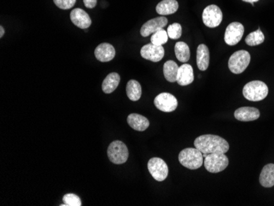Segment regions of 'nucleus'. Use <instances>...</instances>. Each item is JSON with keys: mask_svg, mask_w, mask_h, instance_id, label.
<instances>
[{"mask_svg": "<svg viewBox=\"0 0 274 206\" xmlns=\"http://www.w3.org/2000/svg\"><path fill=\"white\" fill-rule=\"evenodd\" d=\"M179 162L182 166L195 170L202 166L204 157L202 152L196 148H187L180 152L178 156Z\"/></svg>", "mask_w": 274, "mask_h": 206, "instance_id": "obj_2", "label": "nucleus"}, {"mask_svg": "<svg viewBox=\"0 0 274 206\" xmlns=\"http://www.w3.org/2000/svg\"><path fill=\"white\" fill-rule=\"evenodd\" d=\"M175 54L180 62H187L190 57L189 46L185 42H177L175 44Z\"/></svg>", "mask_w": 274, "mask_h": 206, "instance_id": "obj_24", "label": "nucleus"}, {"mask_svg": "<svg viewBox=\"0 0 274 206\" xmlns=\"http://www.w3.org/2000/svg\"><path fill=\"white\" fill-rule=\"evenodd\" d=\"M251 62V54L246 50H239L232 54L228 60V67L234 74H241Z\"/></svg>", "mask_w": 274, "mask_h": 206, "instance_id": "obj_5", "label": "nucleus"}, {"mask_svg": "<svg viewBox=\"0 0 274 206\" xmlns=\"http://www.w3.org/2000/svg\"><path fill=\"white\" fill-rule=\"evenodd\" d=\"M195 148L202 154L222 153L226 154L229 149V144L225 139L216 135H202L194 142Z\"/></svg>", "mask_w": 274, "mask_h": 206, "instance_id": "obj_1", "label": "nucleus"}, {"mask_svg": "<svg viewBox=\"0 0 274 206\" xmlns=\"http://www.w3.org/2000/svg\"><path fill=\"white\" fill-rule=\"evenodd\" d=\"M120 83V76L117 72H112L106 77L102 84V90L105 94L113 93Z\"/></svg>", "mask_w": 274, "mask_h": 206, "instance_id": "obj_21", "label": "nucleus"}, {"mask_svg": "<svg viewBox=\"0 0 274 206\" xmlns=\"http://www.w3.org/2000/svg\"><path fill=\"white\" fill-rule=\"evenodd\" d=\"M108 157L115 165H123L129 157L127 147L121 141H114L108 148Z\"/></svg>", "mask_w": 274, "mask_h": 206, "instance_id": "obj_6", "label": "nucleus"}, {"mask_svg": "<svg viewBox=\"0 0 274 206\" xmlns=\"http://www.w3.org/2000/svg\"><path fill=\"white\" fill-rule=\"evenodd\" d=\"M177 100L170 93H161L154 99V105L162 112L171 113L177 108Z\"/></svg>", "mask_w": 274, "mask_h": 206, "instance_id": "obj_9", "label": "nucleus"}, {"mask_svg": "<svg viewBox=\"0 0 274 206\" xmlns=\"http://www.w3.org/2000/svg\"><path fill=\"white\" fill-rule=\"evenodd\" d=\"M83 2L88 8H94L97 4V0H83Z\"/></svg>", "mask_w": 274, "mask_h": 206, "instance_id": "obj_30", "label": "nucleus"}, {"mask_svg": "<svg viewBox=\"0 0 274 206\" xmlns=\"http://www.w3.org/2000/svg\"><path fill=\"white\" fill-rule=\"evenodd\" d=\"M164 53L165 52L163 45H155L152 43L146 44L141 49V57L154 62H159L163 60Z\"/></svg>", "mask_w": 274, "mask_h": 206, "instance_id": "obj_11", "label": "nucleus"}, {"mask_svg": "<svg viewBox=\"0 0 274 206\" xmlns=\"http://www.w3.org/2000/svg\"><path fill=\"white\" fill-rule=\"evenodd\" d=\"M127 124L136 131L143 132L149 126V121L141 114H131L127 117Z\"/></svg>", "mask_w": 274, "mask_h": 206, "instance_id": "obj_17", "label": "nucleus"}, {"mask_svg": "<svg viewBox=\"0 0 274 206\" xmlns=\"http://www.w3.org/2000/svg\"><path fill=\"white\" fill-rule=\"evenodd\" d=\"M4 33H5V31H4V28L3 26H0V37L2 38L3 36H4Z\"/></svg>", "mask_w": 274, "mask_h": 206, "instance_id": "obj_31", "label": "nucleus"}, {"mask_svg": "<svg viewBox=\"0 0 274 206\" xmlns=\"http://www.w3.org/2000/svg\"><path fill=\"white\" fill-rule=\"evenodd\" d=\"M234 116L238 121H254L260 117V112L254 107H241L235 111Z\"/></svg>", "mask_w": 274, "mask_h": 206, "instance_id": "obj_15", "label": "nucleus"}, {"mask_svg": "<svg viewBox=\"0 0 274 206\" xmlns=\"http://www.w3.org/2000/svg\"><path fill=\"white\" fill-rule=\"evenodd\" d=\"M63 202H64L65 205H60V206H82V201H81V199L79 198V196H77V195L72 193L66 194L64 196H63Z\"/></svg>", "mask_w": 274, "mask_h": 206, "instance_id": "obj_28", "label": "nucleus"}, {"mask_svg": "<svg viewBox=\"0 0 274 206\" xmlns=\"http://www.w3.org/2000/svg\"><path fill=\"white\" fill-rule=\"evenodd\" d=\"M126 95L131 101H137L141 99L142 89L140 83L136 80H130L126 84Z\"/></svg>", "mask_w": 274, "mask_h": 206, "instance_id": "obj_23", "label": "nucleus"}, {"mask_svg": "<svg viewBox=\"0 0 274 206\" xmlns=\"http://www.w3.org/2000/svg\"><path fill=\"white\" fill-rule=\"evenodd\" d=\"M259 183L264 187L269 188L273 187L274 185V164H269L265 165L261 173L259 176Z\"/></svg>", "mask_w": 274, "mask_h": 206, "instance_id": "obj_18", "label": "nucleus"}, {"mask_svg": "<svg viewBox=\"0 0 274 206\" xmlns=\"http://www.w3.org/2000/svg\"><path fill=\"white\" fill-rule=\"evenodd\" d=\"M148 170L158 182H163L169 175V167L165 161L160 158H152L149 160Z\"/></svg>", "mask_w": 274, "mask_h": 206, "instance_id": "obj_7", "label": "nucleus"}, {"mask_svg": "<svg viewBox=\"0 0 274 206\" xmlns=\"http://www.w3.org/2000/svg\"><path fill=\"white\" fill-rule=\"evenodd\" d=\"M194 82V72L193 67L190 64H182L179 67L177 72V82L178 85L185 86L188 85Z\"/></svg>", "mask_w": 274, "mask_h": 206, "instance_id": "obj_16", "label": "nucleus"}, {"mask_svg": "<svg viewBox=\"0 0 274 206\" xmlns=\"http://www.w3.org/2000/svg\"><path fill=\"white\" fill-rule=\"evenodd\" d=\"M269 94L268 85L261 81H253L247 83L243 88V96L250 101H260Z\"/></svg>", "mask_w": 274, "mask_h": 206, "instance_id": "obj_3", "label": "nucleus"}, {"mask_svg": "<svg viewBox=\"0 0 274 206\" xmlns=\"http://www.w3.org/2000/svg\"><path fill=\"white\" fill-rule=\"evenodd\" d=\"M179 69V66L177 62L172 60L167 61L164 65V78L169 82H177V72Z\"/></svg>", "mask_w": 274, "mask_h": 206, "instance_id": "obj_22", "label": "nucleus"}, {"mask_svg": "<svg viewBox=\"0 0 274 206\" xmlns=\"http://www.w3.org/2000/svg\"><path fill=\"white\" fill-rule=\"evenodd\" d=\"M70 18L75 26L81 29H87L92 23L90 16L81 8H75L70 13Z\"/></svg>", "mask_w": 274, "mask_h": 206, "instance_id": "obj_13", "label": "nucleus"}, {"mask_svg": "<svg viewBox=\"0 0 274 206\" xmlns=\"http://www.w3.org/2000/svg\"><path fill=\"white\" fill-rule=\"evenodd\" d=\"M244 31L245 29L243 25L240 22L235 21L229 24L226 29L225 35H224L226 44H228L230 46L238 44L243 36Z\"/></svg>", "mask_w": 274, "mask_h": 206, "instance_id": "obj_10", "label": "nucleus"}, {"mask_svg": "<svg viewBox=\"0 0 274 206\" xmlns=\"http://www.w3.org/2000/svg\"><path fill=\"white\" fill-rule=\"evenodd\" d=\"M168 35L169 37L172 40L179 39L182 36V28L179 23H173L168 27Z\"/></svg>", "mask_w": 274, "mask_h": 206, "instance_id": "obj_27", "label": "nucleus"}, {"mask_svg": "<svg viewBox=\"0 0 274 206\" xmlns=\"http://www.w3.org/2000/svg\"><path fill=\"white\" fill-rule=\"evenodd\" d=\"M204 159V165L206 170L210 173H220L226 169L229 165L228 158L226 156L225 154L222 153L208 154Z\"/></svg>", "mask_w": 274, "mask_h": 206, "instance_id": "obj_4", "label": "nucleus"}, {"mask_svg": "<svg viewBox=\"0 0 274 206\" xmlns=\"http://www.w3.org/2000/svg\"><path fill=\"white\" fill-rule=\"evenodd\" d=\"M114 47L108 43H103L98 45L95 50V56L97 60L102 62H109L115 57Z\"/></svg>", "mask_w": 274, "mask_h": 206, "instance_id": "obj_14", "label": "nucleus"}, {"mask_svg": "<svg viewBox=\"0 0 274 206\" xmlns=\"http://www.w3.org/2000/svg\"><path fill=\"white\" fill-rule=\"evenodd\" d=\"M264 34L259 28L256 31H253L251 34H249L246 39V43L249 46H256L264 43Z\"/></svg>", "mask_w": 274, "mask_h": 206, "instance_id": "obj_25", "label": "nucleus"}, {"mask_svg": "<svg viewBox=\"0 0 274 206\" xmlns=\"http://www.w3.org/2000/svg\"><path fill=\"white\" fill-rule=\"evenodd\" d=\"M202 18L205 26L210 28H214L219 26L223 21V13L218 6L212 4L205 8Z\"/></svg>", "mask_w": 274, "mask_h": 206, "instance_id": "obj_8", "label": "nucleus"}, {"mask_svg": "<svg viewBox=\"0 0 274 206\" xmlns=\"http://www.w3.org/2000/svg\"><path fill=\"white\" fill-rule=\"evenodd\" d=\"M244 2H246V3H251L252 5H254V3L255 2H258L259 0H242Z\"/></svg>", "mask_w": 274, "mask_h": 206, "instance_id": "obj_32", "label": "nucleus"}, {"mask_svg": "<svg viewBox=\"0 0 274 206\" xmlns=\"http://www.w3.org/2000/svg\"><path fill=\"white\" fill-rule=\"evenodd\" d=\"M76 1L77 0H54V3L58 8L67 10L75 5Z\"/></svg>", "mask_w": 274, "mask_h": 206, "instance_id": "obj_29", "label": "nucleus"}, {"mask_svg": "<svg viewBox=\"0 0 274 206\" xmlns=\"http://www.w3.org/2000/svg\"><path fill=\"white\" fill-rule=\"evenodd\" d=\"M169 40V35L164 29L154 32L151 36V43L155 45H163L166 44Z\"/></svg>", "mask_w": 274, "mask_h": 206, "instance_id": "obj_26", "label": "nucleus"}, {"mask_svg": "<svg viewBox=\"0 0 274 206\" xmlns=\"http://www.w3.org/2000/svg\"><path fill=\"white\" fill-rule=\"evenodd\" d=\"M177 0H163L156 6V12L160 15H171L178 9Z\"/></svg>", "mask_w": 274, "mask_h": 206, "instance_id": "obj_20", "label": "nucleus"}, {"mask_svg": "<svg viewBox=\"0 0 274 206\" xmlns=\"http://www.w3.org/2000/svg\"><path fill=\"white\" fill-rule=\"evenodd\" d=\"M167 24H168V19L164 16L153 18L142 26L141 29V35L143 37H147L150 34L164 29V26H167Z\"/></svg>", "mask_w": 274, "mask_h": 206, "instance_id": "obj_12", "label": "nucleus"}, {"mask_svg": "<svg viewBox=\"0 0 274 206\" xmlns=\"http://www.w3.org/2000/svg\"><path fill=\"white\" fill-rule=\"evenodd\" d=\"M196 62L200 71L207 70L210 65V50L205 44H201L198 46Z\"/></svg>", "mask_w": 274, "mask_h": 206, "instance_id": "obj_19", "label": "nucleus"}]
</instances>
